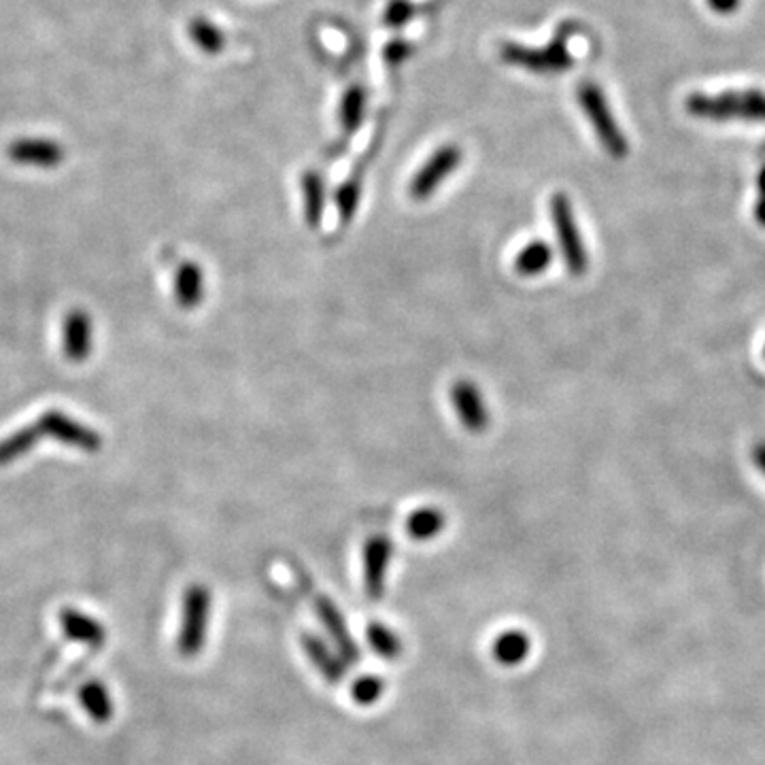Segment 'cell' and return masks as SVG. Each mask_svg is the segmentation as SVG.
<instances>
[{
	"label": "cell",
	"instance_id": "cell-1",
	"mask_svg": "<svg viewBox=\"0 0 765 765\" xmlns=\"http://www.w3.org/2000/svg\"><path fill=\"white\" fill-rule=\"evenodd\" d=\"M693 117L710 119V122H729L740 117L746 122H765V92H725V94H691L685 102Z\"/></svg>",
	"mask_w": 765,
	"mask_h": 765
},
{
	"label": "cell",
	"instance_id": "cell-9",
	"mask_svg": "<svg viewBox=\"0 0 765 765\" xmlns=\"http://www.w3.org/2000/svg\"><path fill=\"white\" fill-rule=\"evenodd\" d=\"M451 404L470 434H483L489 428V411L481 389L472 381H455L451 385Z\"/></svg>",
	"mask_w": 765,
	"mask_h": 765
},
{
	"label": "cell",
	"instance_id": "cell-8",
	"mask_svg": "<svg viewBox=\"0 0 765 765\" xmlns=\"http://www.w3.org/2000/svg\"><path fill=\"white\" fill-rule=\"evenodd\" d=\"M462 160L464 151L457 145L438 147L432 153V158L415 173L411 185H408V194H411L413 200H428L453 175V170L462 164Z\"/></svg>",
	"mask_w": 765,
	"mask_h": 765
},
{
	"label": "cell",
	"instance_id": "cell-22",
	"mask_svg": "<svg viewBox=\"0 0 765 765\" xmlns=\"http://www.w3.org/2000/svg\"><path fill=\"white\" fill-rule=\"evenodd\" d=\"M493 655H496L502 666H519L530 655V638L521 632H506L496 640Z\"/></svg>",
	"mask_w": 765,
	"mask_h": 765
},
{
	"label": "cell",
	"instance_id": "cell-20",
	"mask_svg": "<svg viewBox=\"0 0 765 765\" xmlns=\"http://www.w3.org/2000/svg\"><path fill=\"white\" fill-rule=\"evenodd\" d=\"M553 262V249L549 243H527L515 258V270L521 277H540Z\"/></svg>",
	"mask_w": 765,
	"mask_h": 765
},
{
	"label": "cell",
	"instance_id": "cell-28",
	"mask_svg": "<svg viewBox=\"0 0 765 765\" xmlns=\"http://www.w3.org/2000/svg\"><path fill=\"white\" fill-rule=\"evenodd\" d=\"M411 51H413V45H411V43H406V41H402V39H394V41L385 45L383 58H385V62H387L389 66H398V64H402L408 56H411Z\"/></svg>",
	"mask_w": 765,
	"mask_h": 765
},
{
	"label": "cell",
	"instance_id": "cell-32",
	"mask_svg": "<svg viewBox=\"0 0 765 765\" xmlns=\"http://www.w3.org/2000/svg\"><path fill=\"white\" fill-rule=\"evenodd\" d=\"M757 187H759V196H765V166L759 170V177H757Z\"/></svg>",
	"mask_w": 765,
	"mask_h": 765
},
{
	"label": "cell",
	"instance_id": "cell-31",
	"mask_svg": "<svg viewBox=\"0 0 765 765\" xmlns=\"http://www.w3.org/2000/svg\"><path fill=\"white\" fill-rule=\"evenodd\" d=\"M755 217L761 226H765V196H759V202L755 207Z\"/></svg>",
	"mask_w": 765,
	"mask_h": 765
},
{
	"label": "cell",
	"instance_id": "cell-24",
	"mask_svg": "<svg viewBox=\"0 0 765 765\" xmlns=\"http://www.w3.org/2000/svg\"><path fill=\"white\" fill-rule=\"evenodd\" d=\"M368 642L374 651H377L381 657H387V659H394L400 655L402 651V642L400 638L391 632V629H387L385 625L381 623H372L368 625Z\"/></svg>",
	"mask_w": 765,
	"mask_h": 765
},
{
	"label": "cell",
	"instance_id": "cell-11",
	"mask_svg": "<svg viewBox=\"0 0 765 765\" xmlns=\"http://www.w3.org/2000/svg\"><path fill=\"white\" fill-rule=\"evenodd\" d=\"M391 555H394V544L387 536L377 534L368 538L364 549V585L370 600H381Z\"/></svg>",
	"mask_w": 765,
	"mask_h": 765
},
{
	"label": "cell",
	"instance_id": "cell-33",
	"mask_svg": "<svg viewBox=\"0 0 765 765\" xmlns=\"http://www.w3.org/2000/svg\"><path fill=\"white\" fill-rule=\"evenodd\" d=\"M763 353H765V351H763Z\"/></svg>",
	"mask_w": 765,
	"mask_h": 765
},
{
	"label": "cell",
	"instance_id": "cell-2",
	"mask_svg": "<svg viewBox=\"0 0 765 765\" xmlns=\"http://www.w3.org/2000/svg\"><path fill=\"white\" fill-rule=\"evenodd\" d=\"M576 96H578V102H581V109L585 111L589 119L591 128L595 130V136H598V141L602 143L608 156L615 160H623L627 156L629 145H627L625 134L621 132L617 124L615 115H612L608 107V100L604 92L600 90V85L593 81H583L581 85H578Z\"/></svg>",
	"mask_w": 765,
	"mask_h": 765
},
{
	"label": "cell",
	"instance_id": "cell-7",
	"mask_svg": "<svg viewBox=\"0 0 765 765\" xmlns=\"http://www.w3.org/2000/svg\"><path fill=\"white\" fill-rule=\"evenodd\" d=\"M294 570H296L298 583L302 585V589L311 595V600L315 604V610H317L321 623L326 625L330 636L334 638L336 649L340 651V657H343V661L347 663V666H351V663H355V661H360L362 655H360V651H357L353 638L349 636L347 623H345L343 615H340V612H338V608L334 606V602L328 598V595L319 593L315 589V585L309 581V576H304V572L296 564H294Z\"/></svg>",
	"mask_w": 765,
	"mask_h": 765
},
{
	"label": "cell",
	"instance_id": "cell-26",
	"mask_svg": "<svg viewBox=\"0 0 765 765\" xmlns=\"http://www.w3.org/2000/svg\"><path fill=\"white\" fill-rule=\"evenodd\" d=\"M381 693H383V680L379 676H362L360 680H355L353 685V700L362 706L379 702Z\"/></svg>",
	"mask_w": 765,
	"mask_h": 765
},
{
	"label": "cell",
	"instance_id": "cell-6",
	"mask_svg": "<svg viewBox=\"0 0 765 765\" xmlns=\"http://www.w3.org/2000/svg\"><path fill=\"white\" fill-rule=\"evenodd\" d=\"M37 428L41 436L54 438L60 445L83 453H98L102 449V436L96 430L62 411H45L37 421Z\"/></svg>",
	"mask_w": 765,
	"mask_h": 765
},
{
	"label": "cell",
	"instance_id": "cell-3",
	"mask_svg": "<svg viewBox=\"0 0 765 765\" xmlns=\"http://www.w3.org/2000/svg\"><path fill=\"white\" fill-rule=\"evenodd\" d=\"M211 591L204 585H192L183 593L181 627L177 649L183 657H196L202 653L209 636L211 623Z\"/></svg>",
	"mask_w": 765,
	"mask_h": 765
},
{
	"label": "cell",
	"instance_id": "cell-13",
	"mask_svg": "<svg viewBox=\"0 0 765 765\" xmlns=\"http://www.w3.org/2000/svg\"><path fill=\"white\" fill-rule=\"evenodd\" d=\"M204 298V272L196 262H183L175 275V300L183 311H194Z\"/></svg>",
	"mask_w": 765,
	"mask_h": 765
},
{
	"label": "cell",
	"instance_id": "cell-12",
	"mask_svg": "<svg viewBox=\"0 0 765 765\" xmlns=\"http://www.w3.org/2000/svg\"><path fill=\"white\" fill-rule=\"evenodd\" d=\"M62 634L79 644L90 646V649H102L107 642V629L102 623H98L94 617L85 615V612L77 608H62L58 615Z\"/></svg>",
	"mask_w": 765,
	"mask_h": 765
},
{
	"label": "cell",
	"instance_id": "cell-5",
	"mask_svg": "<svg viewBox=\"0 0 765 765\" xmlns=\"http://www.w3.org/2000/svg\"><path fill=\"white\" fill-rule=\"evenodd\" d=\"M500 58L506 64H515L532 73H566L572 66L568 51V37L557 34L547 47H525L519 43H504L500 47Z\"/></svg>",
	"mask_w": 765,
	"mask_h": 765
},
{
	"label": "cell",
	"instance_id": "cell-19",
	"mask_svg": "<svg viewBox=\"0 0 765 765\" xmlns=\"http://www.w3.org/2000/svg\"><path fill=\"white\" fill-rule=\"evenodd\" d=\"M447 525V517L436 506L417 508L415 513L406 519V534L413 540H432L436 538Z\"/></svg>",
	"mask_w": 765,
	"mask_h": 765
},
{
	"label": "cell",
	"instance_id": "cell-23",
	"mask_svg": "<svg viewBox=\"0 0 765 765\" xmlns=\"http://www.w3.org/2000/svg\"><path fill=\"white\" fill-rule=\"evenodd\" d=\"M360 202H362V181L357 177H351L340 185L334 194V204L340 217V224L343 226L351 224L357 209H360Z\"/></svg>",
	"mask_w": 765,
	"mask_h": 765
},
{
	"label": "cell",
	"instance_id": "cell-18",
	"mask_svg": "<svg viewBox=\"0 0 765 765\" xmlns=\"http://www.w3.org/2000/svg\"><path fill=\"white\" fill-rule=\"evenodd\" d=\"M39 440H41V432L37 428V423H30L26 425V428H20L13 434L5 436L3 440H0V468L11 466L17 462V459L28 455L34 447L39 445Z\"/></svg>",
	"mask_w": 765,
	"mask_h": 765
},
{
	"label": "cell",
	"instance_id": "cell-10",
	"mask_svg": "<svg viewBox=\"0 0 765 765\" xmlns=\"http://www.w3.org/2000/svg\"><path fill=\"white\" fill-rule=\"evenodd\" d=\"M94 347V326L88 311L73 309L64 315L62 321V349L68 362H88Z\"/></svg>",
	"mask_w": 765,
	"mask_h": 765
},
{
	"label": "cell",
	"instance_id": "cell-16",
	"mask_svg": "<svg viewBox=\"0 0 765 765\" xmlns=\"http://www.w3.org/2000/svg\"><path fill=\"white\" fill-rule=\"evenodd\" d=\"M11 160L34 166H56L62 162L64 153L56 143L49 141H20L9 149Z\"/></svg>",
	"mask_w": 765,
	"mask_h": 765
},
{
	"label": "cell",
	"instance_id": "cell-4",
	"mask_svg": "<svg viewBox=\"0 0 765 765\" xmlns=\"http://www.w3.org/2000/svg\"><path fill=\"white\" fill-rule=\"evenodd\" d=\"M551 221L557 236V245L564 255L566 268L572 277H583L589 268V255L581 228L576 224L572 202L564 192L551 196Z\"/></svg>",
	"mask_w": 765,
	"mask_h": 765
},
{
	"label": "cell",
	"instance_id": "cell-30",
	"mask_svg": "<svg viewBox=\"0 0 765 765\" xmlns=\"http://www.w3.org/2000/svg\"><path fill=\"white\" fill-rule=\"evenodd\" d=\"M753 462L761 470V474L765 476V442H759V445H755V449H753Z\"/></svg>",
	"mask_w": 765,
	"mask_h": 765
},
{
	"label": "cell",
	"instance_id": "cell-14",
	"mask_svg": "<svg viewBox=\"0 0 765 765\" xmlns=\"http://www.w3.org/2000/svg\"><path fill=\"white\" fill-rule=\"evenodd\" d=\"M302 200H304V224L306 228L317 230L326 211V181L317 170H306L300 179Z\"/></svg>",
	"mask_w": 765,
	"mask_h": 765
},
{
	"label": "cell",
	"instance_id": "cell-17",
	"mask_svg": "<svg viewBox=\"0 0 765 765\" xmlns=\"http://www.w3.org/2000/svg\"><path fill=\"white\" fill-rule=\"evenodd\" d=\"M79 702L92 721L105 725L113 719L115 706L111 700V693L105 685L98 683V680H90V683H85L79 689Z\"/></svg>",
	"mask_w": 765,
	"mask_h": 765
},
{
	"label": "cell",
	"instance_id": "cell-15",
	"mask_svg": "<svg viewBox=\"0 0 765 765\" xmlns=\"http://www.w3.org/2000/svg\"><path fill=\"white\" fill-rule=\"evenodd\" d=\"M302 644H304L306 655H309V659L315 663V668L321 672V676L326 678L330 685H336L345 678L347 663L343 659L334 657L328 651V646L323 644L317 636H313V634L302 636Z\"/></svg>",
	"mask_w": 765,
	"mask_h": 765
},
{
	"label": "cell",
	"instance_id": "cell-25",
	"mask_svg": "<svg viewBox=\"0 0 765 765\" xmlns=\"http://www.w3.org/2000/svg\"><path fill=\"white\" fill-rule=\"evenodd\" d=\"M192 37L194 41L207 51V54H217L224 47V34H221L213 24L198 20L192 24Z\"/></svg>",
	"mask_w": 765,
	"mask_h": 765
},
{
	"label": "cell",
	"instance_id": "cell-29",
	"mask_svg": "<svg viewBox=\"0 0 765 765\" xmlns=\"http://www.w3.org/2000/svg\"><path fill=\"white\" fill-rule=\"evenodd\" d=\"M706 3H708V7H710L712 11L727 15V13H734V11L740 7L742 0H706Z\"/></svg>",
	"mask_w": 765,
	"mask_h": 765
},
{
	"label": "cell",
	"instance_id": "cell-21",
	"mask_svg": "<svg viewBox=\"0 0 765 765\" xmlns=\"http://www.w3.org/2000/svg\"><path fill=\"white\" fill-rule=\"evenodd\" d=\"M366 90L362 85H351V88L343 94V100H340V126L347 134H353L362 128L364 124V115H366Z\"/></svg>",
	"mask_w": 765,
	"mask_h": 765
},
{
	"label": "cell",
	"instance_id": "cell-27",
	"mask_svg": "<svg viewBox=\"0 0 765 765\" xmlns=\"http://www.w3.org/2000/svg\"><path fill=\"white\" fill-rule=\"evenodd\" d=\"M413 15H415V7L408 3V0H391L385 9L383 20L389 28H402L404 24L413 20Z\"/></svg>",
	"mask_w": 765,
	"mask_h": 765
}]
</instances>
